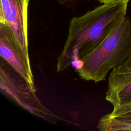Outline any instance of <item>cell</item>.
<instances>
[{
  "mask_svg": "<svg viewBox=\"0 0 131 131\" xmlns=\"http://www.w3.org/2000/svg\"><path fill=\"white\" fill-rule=\"evenodd\" d=\"M129 0L103 4L70 20L67 38L58 57L57 72H62L97 47L126 16Z\"/></svg>",
  "mask_w": 131,
  "mask_h": 131,
  "instance_id": "6da1fadb",
  "label": "cell"
},
{
  "mask_svg": "<svg viewBox=\"0 0 131 131\" xmlns=\"http://www.w3.org/2000/svg\"><path fill=\"white\" fill-rule=\"evenodd\" d=\"M130 55V20L125 16L97 47L73 65L76 64V71L82 79L98 82Z\"/></svg>",
  "mask_w": 131,
  "mask_h": 131,
  "instance_id": "7a4b0ae2",
  "label": "cell"
},
{
  "mask_svg": "<svg viewBox=\"0 0 131 131\" xmlns=\"http://www.w3.org/2000/svg\"><path fill=\"white\" fill-rule=\"evenodd\" d=\"M1 58L0 87L1 91L29 113L52 123L62 119L46 107L36 94L34 84L20 76Z\"/></svg>",
  "mask_w": 131,
  "mask_h": 131,
  "instance_id": "3957f363",
  "label": "cell"
},
{
  "mask_svg": "<svg viewBox=\"0 0 131 131\" xmlns=\"http://www.w3.org/2000/svg\"><path fill=\"white\" fill-rule=\"evenodd\" d=\"M0 54L20 76L34 84L29 56L24 52L11 28L2 23H0Z\"/></svg>",
  "mask_w": 131,
  "mask_h": 131,
  "instance_id": "277c9868",
  "label": "cell"
},
{
  "mask_svg": "<svg viewBox=\"0 0 131 131\" xmlns=\"http://www.w3.org/2000/svg\"><path fill=\"white\" fill-rule=\"evenodd\" d=\"M29 0H1L0 23L12 30L26 54L29 56L28 12Z\"/></svg>",
  "mask_w": 131,
  "mask_h": 131,
  "instance_id": "5b68a950",
  "label": "cell"
},
{
  "mask_svg": "<svg viewBox=\"0 0 131 131\" xmlns=\"http://www.w3.org/2000/svg\"><path fill=\"white\" fill-rule=\"evenodd\" d=\"M105 99L113 108L131 103V55L112 70Z\"/></svg>",
  "mask_w": 131,
  "mask_h": 131,
  "instance_id": "8992f818",
  "label": "cell"
},
{
  "mask_svg": "<svg viewBox=\"0 0 131 131\" xmlns=\"http://www.w3.org/2000/svg\"><path fill=\"white\" fill-rule=\"evenodd\" d=\"M97 128L100 131H131V103L113 108L103 116Z\"/></svg>",
  "mask_w": 131,
  "mask_h": 131,
  "instance_id": "52a82bcc",
  "label": "cell"
},
{
  "mask_svg": "<svg viewBox=\"0 0 131 131\" xmlns=\"http://www.w3.org/2000/svg\"><path fill=\"white\" fill-rule=\"evenodd\" d=\"M97 1H98L100 3L106 4V3H111V2H116V1H120V0H97Z\"/></svg>",
  "mask_w": 131,
  "mask_h": 131,
  "instance_id": "ba28073f",
  "label": "cell"
},
{
  "mask_svg": "<svg viewBox=\"0 0 131 131\" xmlns=\"http://www.w3.org/2000/svg\"><path fill=\"white\" fill-rule=\"evenodd\" d=\"M55 1L60 5H63L65 4L67 1V0H55Z\"/></svg>",
  "mask_w": 131,
  "mask_h": 131,
  "instance_id": "9c48e42d",
  "label": "cell"
},
{
  "mask_svg": "<svg viewBox=\"0 0 131 131\" xmlns=\"http://www.w3.org/2000/svg\"><path fill=\"white\" fill-rule=\"evenodd\" d=\"M130 27H131V20H130Z\"/></svg>",
  "mask_w": 131,
  "mask_h": 131,
  "instance_id": "30bf717a",
  "label": "cell"
}]
</instances>
